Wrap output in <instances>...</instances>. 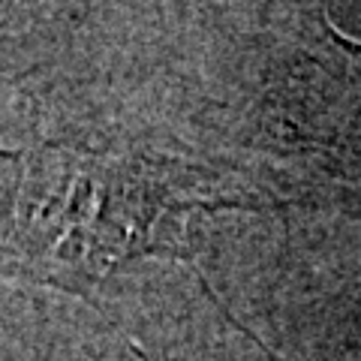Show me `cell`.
<instances>
[{
	"label": "cell",
	"mask_w": 361,
	"mask_h": 361,
	"mask_svg": "<svg viewBox=\"0 0 361 361\" xmlns=\"http://www.w3.org/2000/svg\"><path fill=\"white\" fill-rule=\"evenodd\" d=\"M18 163L13 211L0 223V274L75 295L139 256H187L193 214L250 208L214 193L217 178L163 157L45 145Z\"/></svg>",
	"instance_id": "obj_1"
}]
</instances>
